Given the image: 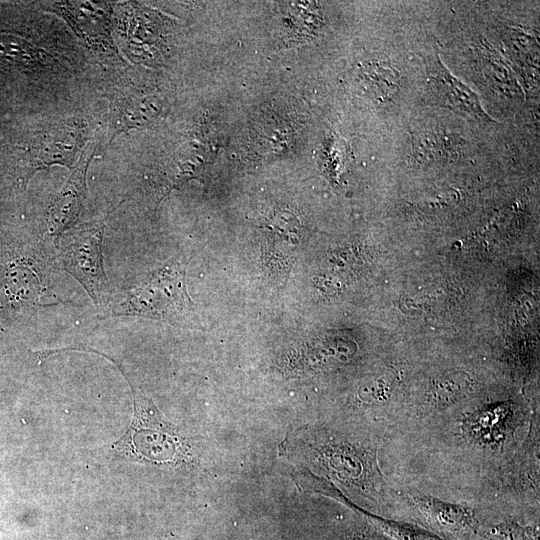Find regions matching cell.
<instances>
[{"label": "cell", "instance_id": "obj_1", "mask_svg": "<svg viewBox=\"0 0 540 540\" xmlns=\"http://www.w3.org/2000/svg\"><path fill=\"white\" fill-rule=\"evenodd\" d=\"M190 301L185 285V269L180 262H168L149 273L138 286L126 291L113 313L166 318L180 313Z\"/></svg>", "mask_w": 540, "mask_h": 540}, {"label": "cell", "instance_id": "obj_2", "mask_svg": "<svg viewBox=\"0 0 540 540\" xmlns=\"http://www.w3.org/2000/svg\"><path fill=\"white\" fill-rule=\"evenodd\" d=\"M108 217L72 227L59 242L62 267L84 287L96 306L102 304L107 290L102 241Z\"/></svg>", "mask_w": 540, "mask_h": 540}, {"label": "cell", "instance_id": "obj_3", "mask_svg": "<svg viewBox=\"0 0 540 540\" xmlns=\"http://www.w3.org/2000/svg\"><path fill=\"white\" fill-rule=\"evenodd\" d=\"M86 140V125L78 120H66L36 136L26 155L20 180L26 186L38 171L53 165L73 168Z\"/></svg>", "mask_w": 540, "mask_h": 540}, {"label": "cell", "instance_id": "obj_4", "mask_svg": "<svg viewBox=\"0 0 540 540\" xmlns=\"http://www.w3.org/2000/svg\"><path fill=\"white\" fill-rule=\"evenodd\" d=\"M44 8L62 17L92 49L115 53L112 30V5L102 1L44 2Z\"/></svg>", "mask_w": 540, "mask_h": 540}, {"label": "cell", "instance_id": "obj_5", "mask_svg": "<svg viewBox=\"0 0 540 540\" xmlns=\"http://www.w3.org/2000/svg\"><path fill=\"white\" fill-rule=\"evenodd\" d=\"M99 143L98 138L86 143L69 178L52 202L48 212L47 229L55 238L71 229L81 215L87 198V171Z\"/></svg>", "mask_w": 540, "mask_h": 540}, {"label": "cell", "instance_id": "obj_6", "mask_svg": "<svg viewBox=\"0 0 540 540\" xmlns=\"http://www.w3.org/2000/svg\"><path fill=\"white\" fill-rule=\"evenodd\" d=\"M428 86L439 104L478 121H493L484 110L479 96L454 76L436 55L428 64Z\"/></svg>", "mask_w": 540, "mask_h": 540}, {"label": "cell", "instance_id": "obj_7", "mask_svg": "<svg viewBox=\"0 0 540 540\" xmlns=\"http://www.w3.org/2000/svg\"><path fill=\"white\" fill-rule=\"evenodd\" d=\"M162 110L163 101L156 94L132 92L116 97L111 108L108 144L121 133L148 126Z\"/></svg>", "mask_w": 540, "mask_h": 540}, {"label": "cell", "instance_id": "obj_8", "mask_svg": "<svg viewBox=\"0 0 540 540\" xmlns=\"http://www.w3.org/2000/svg\"><path fill=\"white\" fill-rule=\"evenodd\" d=\"M11 262L2 270L0 282V306L4 304L36 303L42 294L37 274L26 264Z\"/></svg>", "mask_w": 540, "mask_h": 540}, {"label": "cell", "instance_id": "obj_9", "mask_svg": "<svg viewBox=\"0 0 540 540\" xmlns=\"http://www.w3.org/2000/svg\"><path fill=\"white\" fill-rule=\"evenodd\" d=\"M413 501L435 522L446 528L465 529L474 522V513L464 506L423 494L413 495Z\"/></svg>", "mask_w": 540, "mask_h": 540}, {"label": "cell", "instance_id": "obj_10", "mask_svg": "<svg viewBox=\"0 0 540 540\" xmlns=\"http://www.w3.org/2000/svg\"><path fill=\"white\" fill-rule=\"evenodd\" d=\"M398 75L394 69L385 64H371L363 71V82L372 98L384 102L389 100L398 90Z\"/></svg>", "mask_w": 540, "mask_h": 540}, {"label": "cell", "instance_id": "obj_11", "mask_svg": "<svg viewBox=\"0 0 540 540\" xmlns=\"http://www.w3.org/2000/svg\"><path fill=\"white\" fill-rule=\"evenodd\" d=\"M512 414L504 407H493L476 413L470 420V430L486 442L495 441L505 432L506 423L510 421Z\"/></svg>", "mask_w": 540, "mask_h": 540}, {"label": "cell", "instance_id": "obj_12", "mask_svg": "<svg viewBox=\"0 0 540 540\" xmlns=\"http://www.w3.org/2000/svg\"><path fill=\"white\" fill-rule=\"evenodd\" d=\"M367 516L371 517L375 522L382 526L384 530L392 533L400 540H443L436 534L417 526L372 516L370 514H367Z\"/></svg>", "mask_w": 540, "mask_h": 540}]
</instances>
